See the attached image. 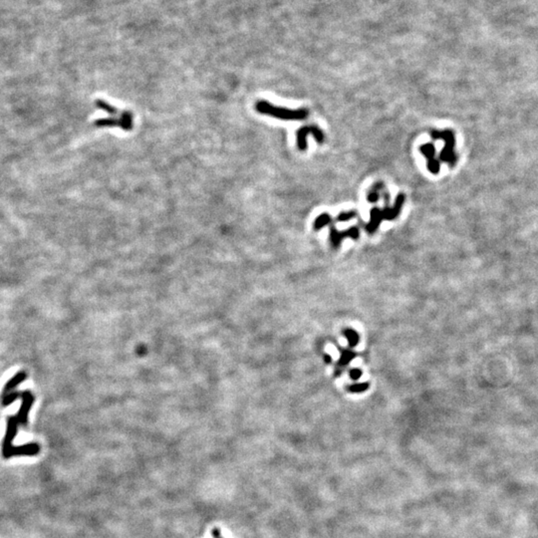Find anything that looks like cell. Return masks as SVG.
I'll list each match as a JSON object with an SVG mask.
<instances>
[{
    "mask_svg": "<svg viewBox=\"0 0 538 538\" xmlns=\"http://www.w3.org/2000/svg\"><path fill=\"white\" fill-rule=\"evenodd\" d=\"M95 125L97 127H120L123 130L130 131L129 127L126 125V123L123 120H117V119H100L95 122Z\"/></svg>",
    "mask_w": 538,
    "mask_h": 538,
    "instance_id": "52a82bcc",
    "label": "cell"
},
{
    "mask_svg": "<svg viewBox=\"0 0 538 538\" xmlns=\"http://www.w3.org/2000/svg\"><path fill=\"white\" fill-rule=\"evenodd\" d=\"M331 223H332V218H331L329 214L328 213H322L316 218V221L314 223V228H315V230H319V229H321L324 226H329Z\"/></svg>",
    "mask_w": 538,
    "mask_h": 538,
    "instance_id": "9c48e42d",
    "label": "cell"
},
{
    "mask_svg": "<svg viewBox=\"0 0 538 538\" xmlns=\"http://www.w3.org/2000/svg\"><path fill=\"white\" fill-rule=\"evenodd\" d=\"M405 203V194L400 193L396 198L395 206L393 208L386 207L384 209L374 208L370 211V222L366 225V230L369 233H374L383 221H394L399 216L401 209Z\"/></svg>",
    "mask_w": 538,
    "mask_h": 538,
    "instance_id": "7a4b0ae2",
    "label": "cell"
},
{
    "mask_svg": "<svg viewBox=\"0 0 538 538\" xmlns=\"http://www.w3.org/2000/svg\"><path fill=\"white\" fill-rule=\"evenodd\" d=\"M357 213L356 211L354 210H351V211H344V212H341L338 216H337V222H340V223H346L349 222L351 220H353L354 217H356Z\"/></svg>",
    "mask_w": 538,
    "mask_h": 538,
    "instance_id": "8fae6325",
    "label": "cell"
},
{
    "mask_svg": "<svg viewBox=\"0 0 538 538\" xmlns=\"http://www.w3.org/2000/svg\"><path fill=\"white\" fill-rule=\"evenodd\" d=\"M432 137L433 139L439 140L442 139L445 141L446 143V146H445V149L442 151L441 153V160L444 161V162H447L449 163L451 166H453L455 164V161H456V156L453 153V146H454V138H453V134L451 133V131H444V132H439V131H433L432 132Z\"/></svg>",
    "mask_w": 538,
    "mask_h": 538,
    "instance_id": "277c9868",
    "label": "cell"
},
{
    "mask_svg": "<svg viewBox=\"0 0 538 538\" xmlns=\"http://www.w3.org/2000/svg\"><path fill=\"white\" fill-rule=\"evenodd\" d=\"M361 375V371L360 370H352L351 371V376L353 379H357L359 378Z\"/></svg>",
    "mask_w": 538,
    "mask_h": 538,
    "instance_id": "9a60e30c",
    "label": "cell"
},
{
    "mask_svg": "<svg viewBox=\"0 0 538 538\" xmlns=\"http://www.w3.org/2000/svg\"><path fill=\"white\" fill-rule=\"evenodd\" d=\"M352 387L353 388H351V390L356 391V392H360V391H363L367 388V385H357V386H352Z\"/></svg>",
    "mask_w": 538,
    "mask_h": 538,
    "instance_id": "5bb4252c",
    "label": "cell"
},
{
    "mask_svg": "<svg viewBox=\"0 0 538 538\" xmlns=\"http://www.w3.org/2000/svg\"><path fill=\"white\" fill-rule=\"evenodd\" d=\"M346 336L349 338V343H350L351 346H354V345L357 344V342H358V336H357V334H356L355 332L349 330V331L346 332Z\"/></svg>",
    "mask_w": 538,
    "mask_h": 538,
    "instance_id": "7c38bea8",
    "label": "cell"
},
{
    "mask_svg": "<svg viewBox=\"0 0 538 538\" xmlns=\"http://www.w3.org/2000/svg\"><path fill=\"white\" fill-rule=\"evenodd\" d=\"M421 153L428 160V169L432 174H437L440 171V164L435 160V149L433 144H425L420 148Z\"/></svg>",
    "mask_w": 538,
    "mask_h": 538,
    "instance_id": "8992f818",
    "label": "cell"
},
{
    "mask_svg": "<svg viewBox=\"0 0 538 538\" xmlns=\"http://www.w3.org/2000/svg\"><path fill=\"white\" fill-rule=\"evenodd\" d=\"M383 189H384V185L382 183L375 184L367 194V201L369 203H377L380 198L379 191H382Z\"/></svg>",
    "mask_w": 538,
    "mask_h": 538,
    "instance_id": "ba28073f",
    "label": "cell"
},
{
    "mask_svg": "<svg viewBox=\"0 0 538 538\" xmlns=\"http://www.w3.org/2000/svg\"><path fill=\"white\" fill-rule=\"evenodd\" d=\"M255 110L263 115H267L284 121H301L305 120L308 117V111L306 109L290 110L287 108L274 106L263 100L256 102Z\"/></svg>",
    "mask_w": 538,
    "mask_h": 538,
    "instance_id": "6da1fadb",
    "label": "cell"
},
{
    "mask_svg": "<svg viewBox=\"0 0 538 538\" xmlns=\"http://www.w3.org/2000/svg\"><path fill=\"white\" fill-rule=\"evenodd\" d=\"M96 106H97L99 109L104 110L107 113H109V114H111V115H115V114L118 113V110H117L115 107H113V106L108 104L107 102H105L103 100H97V101H96Z\"/></svg>",
    "mask_w": 538,
    "mask_h": 538,
    "instance_id": "30bf717a",
    "label": "cell"
},
{
    "mask_svg": "<svg viewBox=\"0 0 538 538\" xmlns=\"http://www.w3.org/2000/svg\"><path fill=\"white\" fill-rule=\"evenodd\" d=\"M352 357H353V354H352V353H349V352L345 353V354L343 355V358H342V362H343L342 365L346 364L348 361H349Z\"/></svg>",
    "mask_w": 538,
    "mask_h": 538,
    "instance_id": "4fadbf2b",
    "label": "cell"
},
{
    "mask_svg": "<svg viewBox=\"0 0 538 538\" xmlns=\"http://www.w3.org/2000/svg\"><path fill=\"white\" fill-rule=\"evenodd\" d=\"M212 536H213V538H224L222 536L221 530L217 529V528H214V529L212 530Z\"/></svg>",
    "mask_w": 538,
    "mask_h": 538,
    "instance_id": "2e32d148",
    "label": "cell"
},
{
    "mask_svg": "<svg viewBox=\"0 0 538 538\" xmlns=\"http://www.w3.org/2000/svg\"><path fill=\"white\" fill-rule=\"evenodd\" d=\"M330 227V241L332 243V245L334 247H338L340 245V243L344 240V238H353V240H358L359 238V229L358 227L356 226H352L350 227L348 230L345 231H338L336 229V227L332 225V223L329 225Z\"/></svg>",
    "mask_w": 538,
    "mask_h": 538,
    "instance_id": "5b68a950",
    "label": "cell"
},
{
    "mask_svg": "<svg viewBox=\"0 0 538 538\" xmlns=\"http://www.w3.org/2000/svg\"><path fill=\"white\" fill-rule=\"evenodd\" d=\"M309 135H312L318 144H323L325 136L324 133L315 125H308L300 128L296 132V138H297V147L300 151H306L308 148V142L307 137Z\"/></svg>",
    "mask_w": 538,
    "mask_h": 538,
    "instance_id": "3957f363",
    "label": "cell"
}]
</instances>
